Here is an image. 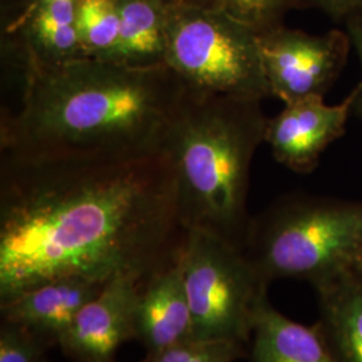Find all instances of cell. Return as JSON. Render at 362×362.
Wrapping results in <instances>:
<instances>
[{"label": "cell", "instance_id": "20", "mask_svg": "<svg viewBox=\"0 0 362 362\" xmlns=\"http://www.w3.org/2000/svg\"><path fill=\"white\" fill-rule=\"evenodd\" d=\"M327 13L344 15L356 13L362 7V0H311Z\"/></svg>", "mask_w": 362, "mask_h": 362}, {"label": "cell", "instance_id": "17", "mask_svg": "<svg viewBox=\"0 0 362 362\" xmlns=\"http://www.w3.org/2000/svg\"><path fill=\"white\" fill-rule=\"evenodd\" d=\"M245 357L243 344L230 339H188L161 351L149 362H235Z\"/></svg>", "mask_w": 362, "mask_h": 362}, {"label": "cell", "instance_id": "4", "mask_svg": "<svg viewBox=\"0 0 362 362\" xmlns=\"http://www.w3.org/2000/svg\"><path fill=\"white\" fill-rule=\"evenodd\" d=\"M243 250L260 275L317 285L350 270L362 250V202L287 194L250 221Z\"/></svg>", "mask_w": 362, "mask_h": 362}, {"label": "cell", "instance_id": "7", "mask_svg": "<svg viewBox=\"0 0 362 362\" xmlns=\"http://www.w3.org/2000/svg\"><path fill=\"white\" fill-rule=\"evenodd\" d=\"M259 52L272 97L285 104L322 97L341 76L349 57L348 35H311L274 27L259 33Z\"/></svg>", "mask_w": 362, "mask_h": 362}, {"label": "cell", "instance_id": "21", "mask_svg": "<svg viewBox=\"0 0 362 362\" xmlns=\"http://www.w3.org/2000/svg\"><path fill=\"white\" fill-rule=\"evenodd\" d=\"M351 270L362 278V250L360 251V254L357 255L356 260H354V263H353V266H351Z\"/></svg>", "mask_w": 362, "mask_h": 362}, {"label": "cell", "instance_id": "15", "mask_svg": "<svg viewBox=\"0 0 362 362\" xmlns=\"http://www.w3.org/2000/svg\"><path fill=\"white\" fill-rule=\"evenodd\" d=\"M76 25L85 57H113L119 34L118 0H77Z\"/></svg>", "mask_w": 362, "mask_h": 362}, {"label": "cell", "instance_id": "12", "mask_svg": "<svg viewBox=\"0 0 362 362\" xmlns=\"http://www.w3.org/2000/svg\"><path fill=\"white\" fill-rule=\"evenodd\" d=\"M315 325L337 362H362V278L351 269L314 285Z\"/></svg>", "mask_w": 362, "mask_h": 362}, {"label": "cell", "instance_id": "6", "mask_svg": "<svg viewBox=\"0 0 362 362\" xmlns=\"http://www.w3.org/2000/svg\"><path fill=\"white\" fill-rule=\"evenodd\" d=\"M194 339L247 342L269 282L242 247L199 230L187 231L180 254Z\"/></svg>", "mask_w": 362, "mask_h": 362}, {"label": "cell", "instance_id": "5", "mask_svg": "<svg viewBox=\"0 0 362 362\" xmlns=\"http://www.w3.org/2000/svg\"><path fill=\"white\" fill-rule=\"evenodd\" d=\"M165 64L188 90L259 101L272 97L258 33L221 11L172 0Z\"/></svg>", "mask_w": 362, "mask_h": 362}, {"label": "cell", "instance_id": "10", "mask_svg": "<svg viewBox=\"0 0 362 362\" xmlns=\"http://www.w3.org/2000/svg\"><path fill=\"white\" fill-rule=\"evenodd\" d=\"M192 336V313L179 257L141 287L136 309V338L143 342L151 360Z\"/></svg>", "mask_w": 362, "mask_h": 362}, {"label": "cell", "instance_id": "11", "mask_svg": "<svg viewBox=\"0 0 362 362\" xmlns=\"http://www.w3.org/2000/svg\"><path fill=\"white\" fill-rule=\"evenodd\" d=\"M104 286L82 278L55 279L0 303L1 318L26 327L43 341L59 342L78 313Z\"/></svg>", "mask_w": 362, "mask_h": 362}, {"label": "cell", "instance_id": "9", "mask_svg": "<svg viewBox=\"0 0 362 362\" xmlns=\"http://www.w3.org/2000/svg\"><path fill=\"white\" fill-rule=\"evenodd\" d=\"M143 286L132 276L109 281L78 313L58 344L81 361L112 360L121 344L136 338V309Z\"/></svg>", "mask_w": 362, "mask_h": 362}, {"label": "cell", "instance_id": "22", "mask_svg": "<svg viewBox=\"0 0 362 362\" xmlns=\"http://www.w3.org/2000/svg\"><path fill=\"white\" fill-rule=\"evenodd\" d=\"M91 362H110V360H100V361H91Z\"/></svg>", "mask_w": 362, "mask_h": 362}, {"label": "cell", "instance_id": "8", "mask_svg": "<svg viewBox=\"0 0 362 362\" xmlns=\"http://www.w3.org/2000/svg\"><path fill=\"white\" fill-rule=\"evenodd\" d=\"M356 95L354 88L337 105L326 104L322 97L285 104L276 116L269 118L266 127L264 143L272 157L296 173L313 172L326 148L344 136Z\"/></svg>", "mask_w": 362, "mask_h": 362}, {"label": "cell", "instance_id": "2", "mask_svg": "<svg viewBox=\"0 0 362 362\" xmlns=\"http://www.w3.org/2000/svg\"><path fill=\"white\" fill-rule=\"evenodd\" d=\"M187 88L167 64L81 58L31 71L1 112L0 152L22 158H130L160 152Z\"/></svg>", "mask_w": 362, "mask_h": 362}, {"label": "cell", "instance_id": "18", "mask_svg": "<svg viewBox=\"0 0 362 362\" xmlns=\"http://www.w3.org/2000/svg\"><path fill=\"white\" fill-rule=\"evenodd\" d=\"M43 339L21 325L3 321L0 329V362H45Z\"/></svg>", "mask_w": 362, "mask_h": 362}, {"label": "cell", "instance_id": "19", "mask_svg": "<svg viewBox=\"0 0 362 362\" xmlns=\"http://www.w3.org/2000/svg\"><path fill=\"white\" fill-rule=\"evenodd\" d=\"M354 13V18L351 19L349 23V37L350 43L354 47L356 54L358 57L360 66H361V79L356 85V101L353 105V116L357 117L358 119H362V7L357 10Z\"/></svg>", "mask_w": 362, "mask_h": 362}, {"label": "cell", "instance_id": "16", "mask_svg": "<svg viewBox=\"0 0 362 362\" xmlns=\"http://www.w3.org/2000/svg\"><path fill=\"white\" fill-rule=\"evenodd\" d=\"M216 10L246 25L257 33L278 27V21L294 0H184Z\"/></svg>", "mask_w": 362, "mask_h": 362}, {"label": "cell", "instance_id": "14", "mask_svg": "<svg viewBox=\"0 0 362 362\" xmlns=\"http://www.w3.org/2000/svg\"><path fill=\"white\" fill-rule=\"evenodd\" d=\"M170 1L118 0L119 34L109 61L132 67L164 65Z\"/></svg>", "mask_w": 362, "mask_h": 362}, {"label": "cell", "instance_id": "1", "mask_svg": "<svg viewBox=\"0 0 362 362\" xmlns=\"http://www.w3.org/2000/svg\"><path fill=\"white\" fill-rule=\"evenodd\" d=\"M0 160V303L61 278L145 285L180 257L187 230L161 151Z\"/></svg>", "mask_w": 362, "mask_h": 362}, {"label": "cell", "instance_id": "3", "mask_svg": "<svg viewBox=\"0 0 362 362\" xmlns=\"http://www.w3.org/2000/svg\"><path fill=\"white\" fill-rule=\"evenodd\" d=\"M262 101L185 91L160 151L175 172L182 227L245 246L250 169L264 143Z\"/></svg>", "mask_w": 362, "mask_h": 362}, {"label": "cell", "instance_id": "13", "mask_svg": "<svg viewBox=\"0 0 362 362\" xmlns=\"http://www.w3.org/2000/svg\"><path fill=\"white\" fill-rule=\"evenodd\" d=\"M251 362H337L317 326L297 324L260 303L252 330Z\"/></svg>", "mask_w": 362, "mask_h": 362}]
</instances>
